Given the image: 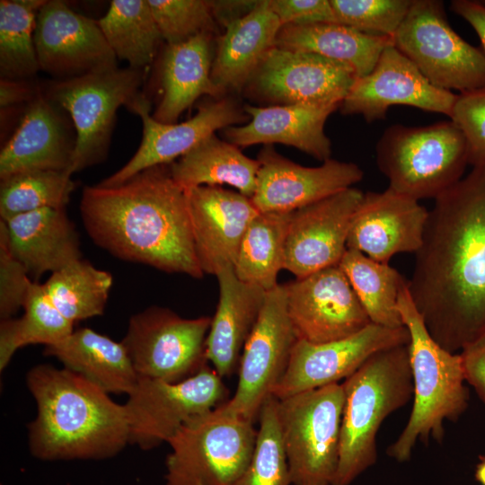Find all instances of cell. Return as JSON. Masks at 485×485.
Segmentation results:
<instances>
[{
	"label": "cell",
	"mask_w": 485,
	"mask_h": 485,
	"mask_svg": "<svg viewBox=\"0 0 485 485\" xmlns=\"http://www.w3.org/2000/svg\"><path fill=\"white\" fill-rule=\"evenodd\" d=\"M130 111L138 115L143 123L140 146L124 166L98 183L101 186H117L147 168L171 164L216 131L248 119L244 110L227 97L201 103L196 114L181 123L156 121L150 114V102L144 93Z\"/></svg>",
	"instance_id": "ac0fdd59"
},
{
	"label": "cell",
	"mask_w": 485,
	"mask_h": 485,
	"mask_svg": "<svg viewBox=\"0 0 485 485\" xmlns=\"http://www.w3.org/2000/svg\"><path fill=\"white\" fill-rule=\"evenodd\" d=\"M428 216L418 200L389 187L382 192L367 191L352 218L347 249L357 250L380 263H388L397 253H415Z\"/></svg>",
	"instance_id": "603a6c76"
},
{
	"label": "cell",
	"mask_w": 485,
	"mask_h": 485,
	"mask_svg": "<svg viewBox=\"0 0 485 485\" xmlns=\"http://www.w3.org/2000/svg\"><path fill=\"white\" fill-rule=\"evenodd\" d=\"M226 395L222 377L208 366L178 383L139 376L124 404L129 443L144 450L168 443L186 422L226 401Z\"/></svg>",
	"instance_id": "7c38bea8"
},
{
	"label": "cell",
	"mask_w": 485,
	"mask_h": 485,
	"mask_svg": "<svg viewBox=\"0 0 485 485\" xmlns=\"http://www.w3.org/2000/svg\"><path fill=\"white\" fill-rule=\"evenodd\" d=\"M450 119L465 137L468 164H485V86L457 94Z\"/></svg>",
	"instance_id": "7bdbcfd3"
},
{
	"label": "cell",
	"mask_w": 485,
	"mask_h": 485,
	"mask_svg": "<svg viewBox=\"0 0 485 485\" xmlns=\"http://www.w3.org/2000/svg\"><path fill=\"white\" fill-rule=\"evenodd\" d=\"M98 24L117 58L146 69L163 40L147 0H113Z\"/></svg>",
	"instance_id": "836d02e7"
},
{
	"label": "cell",
	"mask_w": 485,
	"mask_h": 485,
	"mask_svg": "<svg viewBox=\"0 0 485 485\" xmlns=\"http://www.w3.org/2000/svg\"><path fill=\"white\" fill-rule=\"evenodd\" d=\"M408 288L445 350L457 353L485 333V164L435 198Z\"/></svg>",
	"instance_id": "6da1fadb"
},
{
	"label": "cell",
	"mask_w": 485,
	"mask_h": 485,
	"mask_svg": "<svg viewBox=\"0 0 485 485\" xmlns=\"http://www.w3.org/2000/svg\"><path fill=\"white\" fill-rule=\"evenodd\" d=\"M37 404L29 424L31 454L45 461L112 457L129 443L125 405L85 378L41 364L26 375Z\"/></svg>",
	"instance_id": "3957f363"
},
{
	"label": "cell",
	"mask_w": 485,
	"mask_h": 485,
	"mask_svg": "<svg viewBox=\"0 0 485 485\" xmlns=\"http://www.w3.org/2000/svg\"><path fill=\"white\" fill-rule=\"evenodd\" d=\"M210 324L208 316L187 319L151 306L132 315L121 342L138 376L178 383L207 366Z\"/></svg>",
	"instance_id": "8fae6325"
},
{
	"label": "cell",
	"mask_w": 485,
	"mask_h": 485,
	"mask_svg": "<svg viewBox=\"0 0 485 485\" xmlns=\"http://www.w3.org/2000/svg\"><path fill=\"white\" fill-rule=\"evenodd\" d=\"M481 3H482V4H485V0H481Z\"/></svg>",
	"instance_id": "816d5d0a"
},
{
	"label": "cell",
	"mask_w": 485,
	"mask_h": 485,
	"mask_svg": "<svg viewBox=\"0 0 485 485\" xmlns=\"http://www.w3.org/2000/svg\"><path fill=\"white\" fill-rule=\"evenodd\" d=\"M393 46L430 84L461 93L485 86V54L450 26L440 0H412Z\"/></svg>",
	"instance_id": "30bf717a"
},
{
	"label": "cell",
	"mask_w": 485,
	"mask_h": 485,
	"mask_svg": "<svg viewBox=\"0 0 485 485\" xmlns=\"http://www.w3.org/2000/svg\"><path fill=\"white\" fill-rule=\"evenodd\" d=\"M190 485H202V484L198 483V482H196V483H193V484H190Z\"/></svg>",
	"instance_id": "f907efd6"
},
{
	"label": "cell",
	"mask_w": 485,
	"mask_h": 485,
	"mask_svg": "<svg viewBox=\"0 0 485 485\" xmlns=\"http://www.w3.org/2000/svg\"><path fill=\"white\" fill-rule=\"evenodd\" d=\"M392 38L372 35L338 23L284 25L276 47L311 52L350 66L357 77L368 75Z\"/></svg>",
	"instance_id": "4dcf8cb0"
},
{
	"label": "cell",
	"mask_w": 485,
	"mask_h": 485,
	"mask_svg": "<svg viewBox=\"0 0 485 485\" xmlns=\"http://www.w3.org/2000/svg\"><path fill=\"white\" fill-rule=\"evenodd\" d=\"M44 354L108 393L128 395L138 381L123 343L90 328L75 330L61 341L45 346Z\"/></svg>",
	"instance_id": "f546056e"
},
{
	"label": "cell",
	"mask_w": 485,
	"mask_h": 485,
	"mask_svg": "<svg viewBox=\"0 0 485 485\" xmlns=\"http://www.w3.org/2000/svg\"><path fill=\"white\" fill-rule=\"evenodd\" d=\"M375 152L389 188L418 201L436 198L459 181L468 164L465 137L451 119L421 127L392 125Z\"/></svg>",
	"instance_id": "8992f818"
},
{
	"label": "cell",
	"mask_w": 485,
	"mask_h": 485,
	"mask_svg": "<svg viewBox=\"0 0 485 485\" xmlns=\"http://www.w3.org/2000/svg\"><path fill=\"white\" fill-rule=\"evenodd\" d=\"M146 69L113 68L82 76L54 80L45 95L65 110L76 134L70 173L102 162L108 153L117 110H129L143 94Z\"/></svg>",
	"instance_id": "ba28073f"
},
{
	"label": "cell",
	"mask_w": 485,
	"mask_h": 485,
	"mask_svg": "<svg viewBox=\"0 0 485 485\" xmlns=\"http://www.w3.org/2000/svg\"><path fill=\"white\" fill-rule=\"evenodd\" d=\"M66 171L34 170L1 180V220L42 208L66 209L75 182Z\"/></svg>",
	"instance_id": "f35d334b"
},
{
	"label": "cell",
	"mask_w": 485,
	"mask_h": 485,
	"mask_svg": "<svg viewBox=\"0 0 485 485\" xmlns=\"http://www.w3.org/2000/svg\"><path fill=\"white\" fill-rule=\"evenodd\" d=\"M282 25L269 0L257 1L246 14L224 25L214 52L211 78L219 91H240L265 56L276 47Z\"/></svg>",
	"instance_id": "83f0119b"
},
{
	"label": "cell",
	"mask_w": 485,
	"mask_h": 485,
	"mask_svg": "<svg viewBox=\"0 0 485 485\" xmlns=\"http://www.w3.org/2000/svg\"><path fill=\"white\" fill-rule=\"evenodd\" d=\"M338 23L365 33L393 37L412 0H330Z\"/></svg>",
	"instance_id": "b9f144b4"
},
{
	"label": "cell",
	"mask_w": 485,
	"mask_h": 485,
	"mask_svg": "<svg viewBox=\"0 0 485 485\" xmlns=\"http://www.w3.org/2000/svg\"><path fill=\"white\" fill-rule=\"evenodd\" d=\"M340 104L245 105L250 121L224 129L226 141L238 147L283 144L322 161L331 159V144L324 125Z\"/></svg>",
	"instance_id": "d4e9b609"
},
{
	"label": "cell",
	"mask_w": 485,
	"mask_h": 485,
	"mask_svg": "<svg viewBox=\"0 0 485 485\" xmlns=\"http://www.w3.org/2000/svg\"><path fill=\"white\" fill-rule=\"evenodd\" d=\"M2 221L12 252L35 282L83 259L78 233L66 209L42 208Z\"/></svg>",
	"instance_id": "4316f807"
},
{
	"label": "cell",
	"mask_w": 485,
	"mask_h": 485,
	"mask_svg": "<svg viewBox=\"0 0 485 485\" xmlns=\"http://www.w3.org/2000/svg\"><path fill=\"white\" fill-rule=\"evenodd\" d=\"M409 340L405 326L390 328L373 322L349 337L333 341L314 344L297 340L272 395L282 400L338 384L350 376L376 352L408 345Z\"/></svg>",
	"instance_id": "9a60e30c"
},
{
	"label": "cell",
	"mask_w": 485,
	"mask_h": 485,
	"mask_svg": "<svg viewBox=\"0 0 485 485\" xmlns=\"http://www.w3.org/2000/svg\"><path fill=\"white\" fill-rule=\"evenodd\" d=\"M357 78L354 70L322 56L274 47L244 86L270 105L340 104Z\"/></svg>",
	"instance_id": "5bb4252c"
},
{
	"label": "cell",
	"mask_w": 485,
	"mask_h": 485,
	"mask_svg": "<svg viewBox=\"0 0 485 485\" xmlns=\"http://www.w3.org/2000/svg\"><path fill=\"white\" fill-rule=\"evenodd\" d=\"M174 181L184 190L198 186L235 188L251 198L256 189L260 162L246 156L240 147L211 135L170 164Z\"/></svg>",
	"instance_id": "1f68e13d"
},
{
	"label": "cell",
	"mask_w": 485,
	"mask_h": 485,
	"mask_svg": "<svg viewBox=\"0 0 485 485\" xmlns=\"http://www.w3.org/2000/svg\"><path fill=\"white\" fill-rule=\"evenodd\" d=\"M46 0L0 1L1 79H31L40 70L34 45L36 17Z\"/></svg>",
	"instance_id": "74e56055"
},
{
	"label": "cell",
	"mask_w": 485,
	"mask_h": 485,
	"mask_svg": "<svg viewBox=\"0 0 485 485\" xmlns=\"http://www.w3.org/2000/svg\"><path fill=\"white\" fill-rule=\"evenodd\" d=\"M450 8L473 28L485 54V4L481 0H454Z\"/></svg>",
	"instance_id": "c3c4849f"
},
{
	"label": "cell",
	"mask_w": 485,
	"mask_h": 485,
	"mask_svg": "<svg viewBox=\"0 0 485 485\" xmlns=\"http://www.w3.org/2000/svg\"><path fill=\"white\" fill-rule=\"evenodd\" d=\"M460 355L466 382L485 403V333L464 347Z\"/></svg>",
	"instance_id": "bcb514c9"
},
{
	"label": "cell",
	"mask_w": 485,
	"mask_h": 485,
	"mask_svg": "<svg viewBox=\"0 0 485 485\" xmlns=\"http://www.w3.org/2000/svg\"><path fill=\"white\" fill-rule=\"evenodd\" d=\"M258 419L251 458L234 485H292L276 397L266 399Z\"/></svg>",
	"instance_id": "ab89813d"
},
{
	"label": "cell",
	"mask_w": 485,
	"mask_h": 485,
	"mask_svg": "<svg viewBox=\"0 0 485 485\" xmlns=\"http://www.w3.org/2000/svg\"><path fill=\"white\" fill-rule=\"evenodd\" d=\"M33 281L23 264L12 252L4 223L0 220V316L13 318L22 308Z\"/></svg>",
	"instance_id": "ee69618b"
},
{
	"label": "cell",
	"mask_w": 485,
	"mask_h": 485,
	"mask_svg": "<svg viewBox=\"0 0 485 485\" xmlns=\"http://www.w3.org/2000/svg\"><path fill=\"white\" fill-rule=\"evenodd\" d=\"M185 191L198 264L204 274L216 276L234 267L242 236L260 211L251 198L220 186Z\"/></svg>",
	"instance_id": "7402d4cb"
},
{
	"label": "cell",
	"mask_w": 485,
	"mask_h": 485,
	"mask_svg": "<svg viewBox=\"0 0 485 485\" xmlns=\"http://www.w3.org/2000/svg\"><path fill=\"white\" fill-rule=\"evenodd\" d=\"M343 406L340 383L278 400L292 485H332L340 460Z\"/></svg>",
	"instance_id": "9c48e42d"
},
{
	"label": "cell",
	"mask_w": 485,
	"mask_h": 485,
	"mask_svg": "<svg viewBox=\"0 0 485 485\" xmlns=\"http://www.w3.org/2000/svg\"><path fill=\"white\" fill-rule=\"evenodd\" d=\"M474 477L481 485H485V455L480 456V461L476 464Z\"/></svg>",
	"instance_id": "681fc988"
},
{
	"label": "cell",
	"mask_w": 485,
	"mask_h": 485,
	"mask_svg": "<svg viewBox=\"0 0 485 485\" xmlns=\"http://www.w3.org/2000/svg\"><path fill=\"white\" fill-rule=\"evenodd\" d=\"M20 318L1 320L0 369H4L13 354L21 348L57 343L69 336L74 323L57 309L48 295L43 284L31 281Z\"/></svg>",
	"instance_id": "e575fe53"
},
{
	"label": "cell",
	"mask_w": 485,
	"mask_h": 485,
	"mask_svg": "<svg viewBox=\"0 0 485 485\" xmlns=\"http://www.w3.org/2000/svg\"><path fill=\"white\" fill-rule=\"evenodd\" d=\"M297 340L324 343L349 337L371 321L340 265L284 284Z\"/></svg>",
	"instance_id": "2e32d148"
},
{
	"label": "cell",
	"mask_w": 485,
	"mask_h": 485,
	"mask_svg": "<svg viewBox=\"0 0 485 485\" xmlns=\"http://www.w3.org/2000/svg\"><path fill=\"white\" fill-rule=\"evenodd\" d=\"M166 44L184 42L202 33L216 31L210 1L147 0Z\"/></svg>",
	"instance_id": "60d3db41"
},
{
	"label": "cell",
	"mask_w": 485,
	"mask_h": 485,
	"mask_svg": "<svg viewBox=\"0 0 485 485\" xmlns=\"http://www.w3.org/2000/svg\"><path fill=\"white\" fill-rule=\"evenodd\" d=\"M364 192L349 188L291 212L284 269L296 278L339 265Z\"/></svg>",
	"instance_id": "ffe728a7"
},
{
	"label": "cell",
	"mask_w": 485,
	"mask_h": 485,
	"mask_svg": "<svg viewBox=\"0 0 485 485\" xmlns=\"http://www.w3.org/2000/svg\"><path fill=\"white\" fill-rule=\"evenodd\" d=\"M339 265L371 322L390 328L404 326L398 296L407 281L396 269L354 249H347Z\"/></svg>",
	"instance_id": "d590c367"
},
{
	"label": "cell",
	"mask_w": 485,
	"mask_h": 485,
	"mask_svg": "<svg viewBox=\"0 0 485 485\" xmlns=\"http://www.w3.org/2000/svg\"><path fill=\"white\" fill-rule=\"evenodd\" d=\"M290 213L260 212L249 224L234 264L242 282L265 291L276 287L285 266V247Z\"/></svg>",
	"instance_id": "d6a6232c"
},
{
	"label": "cell",
	"mask_w": 485,
	"mask_h": 485,
	"mask_svg": "<svg viewBox=\"0 0 485 485\" xmlns=\"http://www.w3.org/2000/svg\"><path fill=\"white\" fill-rule=\"evenodd\" d=\"M297 340L290 322L284 284L267 291L259 319L240 359L234 396L223 403L229 412L251 421L282 376Z\"/></svg>",
	"instance_id": "4fadbf2b"
},
{
	"label": "cell",
	"mask_w": 485,
	"mask_h": 485,
	"mask_svg": "<svg viewBox=\"0 0 485 485\" xmlns=\"http://www.w3.org/2000/svg\"><path fill=\"white\" fill-rule=\"evenodd\" d=\"M257 160L260 169L251 201L260 212H293L351 188L364 175L356 163L334 159L305 167L272 146H265Z\"/></svg>",
	"instance_id": "44dd1931"
},
{
	"label": "cell",
	"mask_w": 485,
	"mask_h": 485,
	"mask_svg": "<svg viewBox=\"0 0 485 485\" xmlns=\"http://www.w3.org/2000/svg\"><path fill=\"white\" fill-rule=\"evenodd\" d=\"M398 310L410 335L413 404L405 427L386 454L405 463L418 441L442 443L444 423L458 420L468 408L470 394L460 353L445 350L431 337L411 299L408 281L400 291Z\"/></svg>",
	"instance_id": "277c9868"
},
{
	"label": "cell",
	"mask_w": 485,
	"mask_h": 485,
	"mask_svg": "<svg viewBox=\"0 0 485 485\" xmlns=\"http://www.w3.org/2000/svg\"><path fill=\"white\" fill-rule=\"evenodd\" d=\"M269 4L282 26L337 22L330 0H269Z\"/></svg>",
	"instance_id": "f6af8a7d"
},
{
	"label": "cell",
	"mask_w": 485,
	"mask_h": 485,
	"mask_svg": "<svg viewBox=\"0 0 485 485\" xmlns=\"http://www.w3.org/2000/svg\"><path fill=\"white\" fill-rule=\"evenodd\" d=\"M40 91L31 79L11 80L1 79L0 81V106L5 109L15 104L32 101Z\"/></svg>",
	"instance_id": "7dc6e473"
},
{
	"label": "cell",
	"mask_w": 485,
	"mask_h": 485,
	"mask_svg": "<svg viewBox=\"0 0 485 485\" xmlns=\"http://www.w3.org/2000/svg\"><path fill=\"white\" fill-rule=\"evenodd\" d=\"M112 283L110 273L80 259L51 273L43 286L57 309L75 324L103 313Z\"/></svg>",
	"instance_id": "8d00e7d4"
},
{
	"label": "cell",
	"mask_w": 485,
	"mask_h": 485,
	"mask_svg": "<svg viewBox=\"0 0 485 485\" xmlns=\"http://www.w3.org/2000/svg\"><path fill=\"white\" fill-rule=\"evenodd\" d=\"M66 113L40 90L1 150L0 179L34 170L70 173L76 134Z\"/></svg>",
	"instance_id": "cb8c5ba5"
},
{
	"label": "cell",
	"mask_w": 485,
	"mask_h": 485,
	"mask_svg": "<svg viewBox=\"0 0 485 485\" xmlns=\"http://www.w3.org/2000/svg\"><path fill=\"white\" fill-rule=\"evenodd\" d=\"M219 299L206 341V356L223 378L238 371L244 345L263 307L267 291L241 281L233 267L216 275Z\"/></svg>",
	"instance_id": "484cf974"
},
{
	"label": "cell",
	"mask_w": 485,
	"mask_h": 485,
	"mask_svg": "<svg viewBox=\"0 0 485 485\" xmlns=\"http://www.w3.org/2000/svg\"><path fill=\"white\" fill-rule=\"evenodd\" d=\"M341 384L340 460L332 485H350L375 465L381 425L413 397L408 345L376 352Z\"/></svg>",
	"instance_id": "5b68a950"
},
{
	"label": "cell",
	"mask_w": 485,
	"mask_h": 485,
	"mask_svg": "<svg viewBox=\"0 0 485 485\" xmlns=\"http://www.w3.org/2000/svg\"><path fill=\"white\" fill-rule=\"evenodd\" d=\"M80 212L90 238L112 256L167 273L204 276L186 191L170 164L147 168L117 186H85Z\"/></svg>",
	"instance_id": "7a4b0ae2"
},
{
	"label": "cell",
	"mask_w": 485,
	"mask_h": 485,
	"mask_svg": "<svg viewBox=\"0 0 485 485\" xmlns=\"http://www.w3.org/2000/svg\"><path fill=\"white\" fill-rule=\"evenodd\" d=\"M214 34L202 33L184 42L166 44L160 57L163 95L152 117L163 124L177 123L198 98L224 95L211 78Z\"/></svg>",
	"instance_id": "f1b7e54d"
},
{
	"label": "cell",
	"mask_w": 485,
	"mask_h": 485,
	"mask_svg": "<svg viewBox=\"0 0 485 485\" xmlns=\"http://www.w3.org/2000/svg\"><path fill=\"white\" fill-rule=\"evenodd\" d=\"M34 45L41 71L65 80L118 67L98 20L49 0L36 17Z\"/></svg>",
	"instance_id": "e0dca14e"
},
{
	"label": "cell",
	"mask_w": 485,
	"mask_h": 485,
	"mask_svg": "<svg viewBox=\"0 0 485 485\" xmlns=\"http://www.w3.org/2000/svg\"><path fill=\"white\" fill-rule=\"evenodd\" d=\"M253 423L223 403L186 422L167 443L166 485H234L254 450Z\"/></svg>",
	"instance_id": "52a82bcc"
},
{
	"label": "cell",
	"mask_w": 485,
	"mask_h": 485,
	"mask_svg": "<svg viewBox=\"0 0 485 485\" xmlns=\"http://www.w3.org/2000/svg\"><path fill=\"white\" fill-rule=\"evenodd\" d=\"M457 94L436 87L393 45L374 69L357 77L341 101L344 115L359 114L367 122L384 119L390 107L406 105L450 118Z\"/></svg>",
	"instance_id": "d6986e66"
}]
</instances>
